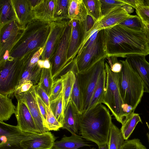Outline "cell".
I'll list each match as a JSON object with an SVG mask.
<instances>
[{
	"instance_id": "f1b7e54d",
	"label": "cell",
	"mask_w": 149,
	"mask_h": 149,
	"mask_svg": "<svg viewBox=\"0 0 149 149\" xmlns=\"http://www.w3.org/2000/svg\"><path fill=\"white\" fill-rule=\"evenodd\" d=\"M139 122L142 123L139 114L134 113L122 125L120 130L125 140L128 139L136 125Z\"/></svg>"
},
{
	"instance_id": "7c38bea8",
	"label": "cell",
	"mask_w": 149,
	"mask_h": 149,
	"mask_svg": "<svg viewBox=\"0 0 149 149\" xmlns=\"http://www.w3.org/2000/svg\"><path fill=\"white\" fill-rule=\"evenodd\" d=\"M69 22L65 20L51 22V30L41 59L49 60L54 54Z\"/></svg>"
},
{
	"instance_id": "9c48e42d",
	"label": "cell",
	"mask_w": 149,
	"mask_h": 149,
	"mask_svg": "<svg viewBox=\"0 0 149 149\" xmlns=\"http://www.w3.org/2000/svg\"><path fill=\"white\" fill-rule=\"evenodd\" d=\"M71 31V24L70 20L55 52L49 60L54 81L60 76L69 62L67 60V55Z\"/></svg>"
},
{
	"instance_id": "5bb4252c",
	"label": "cell",
	"mask_w": 149,
	"mask_h": 149,
	"mask_svg": "<svg viewBox=\"0 0 149 149\" xmlns=\"http://www.w3.org/2000/svg\"><path fill=\"white\" fill-rule=\"evenodd\" d=\"M15 95L23 100L27 104L38 132L41 133L49 131L45 126L43 117L38 104L34 86H33L27 91Z\"/></svg>"
},
{
	"instance_id": "f907efd6",
	"label": "cell",
	"mask_w": 149,
	"mask_h": 149,
	"mask_svg": "<svg viewBox=\"0 0 149 149\" xmlns=\"http://www.w3.org/2000/svg\"><path fill=\"white\" fill-rule=\"evenodd\" d=\"M128 14H130L134 11L133 8L128 4H126L122 7Z\"/></svg>"
},
{
	"instance_id": "f35d334b",
	"label": "cell",
	"mask_w": 149,
	"mask_h": 149,
	"mask_svg": "<svg viewBox=\"0 0 149 149\" xmlns=\"http://www.w3.org/2000/svg\"><path fill=\"white\" fill-rule=\"evenodd\" d=\"M63 89L62 80L60 77L54 81L50 97V102L56 100L60 95L63 93Z\"/></svg>"
},
{
	"instance_id": "7a4b0ae2",
	"label": "cell",
	"mask_w": 149,
	"mask_h": 149,
	"mask_svg": "<svg viewBox=\"0 0 149 149\" xmlns=\"http://www.w3.org/2000/svg\"><path fill=\"white\" fill-rule=\"evenodd\" d=\"M79 134L98 146L108 144L112 123L109 109L102 104L77 114Z\"/></svg>"
},
{
	"instance_id": "8fae6325",
	"label": "cell",
	"mask_w": 149,
	"mask_h": 149,
	"mask_svg": "<svg viewBox=\"0 0 149 149\" xmlns=\"http://www.w3.org/2000/svg\"><path fill=\"white\" fill-rule=\"evenodd\" d=\"M24 27L14 20L0 26V60L6 51L11 50L22 34Z\"/></svg>"
},
{
	"instance_id": "5b68a950",
	"label": "cell",
	"mask_w": 149,
	"mask_h": 149,
	"mask_svg": "<svg viewBox=\"0 0 149 149\" xmlns=\"http://www.w3.org/2000/svg\"><path fill=\"white\" fill-rule=\"evenodd\" d=\"M107 57L104 30L96 31L82 45L76 57L78 72L86 70L101 59Z\"/></svg>"
},
{
	"instance_id": "83f0119b",
	"label": "cell",
	"mask_w": 149,
	"mask_h": 149,
	"mask_svg": "<svg viewBox=\"0 0 149 149\" xmlns=\"http://www.w3.org/2000/svg\"><path fill=\"white\" fill-rule=\"evenodd\" d=\"M42 69L40 67L38 64L33 67H29L27 66L16 88L26 81H31L33 86L36 85L37 84H38L40 78Z\"/></svg>"
},
{
	"instance_id": "d590c367",
	"label": "cell",
	"mask_w": 149,
	"mask_h": 149,
	"mask_svg": "<svg viewBox=\"0 0 149 149\" xmlns=\"http://www.w3.org/2000/svg\"><path fill=\"white\" fill-rule=\"evenodd\" d=\"M103 16L127 4L121 0H100Z\"/></svg>"
},
{
	"instance_id": "6f0895ef",
	"label": "cell",
	"mask_w": 149,
	"mask_h": 149,
	"mask_svg": "<svg viewBox=\"0 0 149 149\" xmlns=\"http://www.w3.org/2000/svg\"><path fill=\"white\" fill-rule=\"evenodd\" d=\"M95 149V148H90V149Z\"/></svg>"
},
{
	"instance_id": "8d00e7d4",
	"label": "cell",
	"mask_w": 149,
	"mask_h": 149,
	"mask_svg": "<svg viewBox=\"0 0 149 149\" xmlns=\"http://www.w3.org/2000/svg\"><path fill=\"white\" fill-rule=\"evenodd\" d=\"M120 24L132 30L144 32V24L141 18L137 15H133L132 17L127 18Z\"/></svg>"
},
{
	"instance_id": "9f6ffc18",
	"label": "cell",
	"mask_w": 149,
	"mask_h": 149,
	"mask_svg": "<svg viewBox=\"0 0 149 149\" xmlns=\"http://www.w3.org/2000/svg\"><path fill=\"white\" fill-rule=\"evenodd\" d=\"M146 125L148 127V128L149 130V124H148V123L147 122H146ZM146 136H147V139H148V143H149V132H148V133H147L146 134Z\"/></svg>"
},
{
	"instance_id": "e575fe53",
	"label": "cell",
	"mask_w": 149,
	"mask_h": 149,
	"mask_svg": "<svg viewBox=\"0 0 149 149\" xmlns=\"http://www.w3.org/2000/svg\"><path fill=\"white\" fill-rule=\"evenodd\" d=\"M75 76L76 80L70 100L74 103L79 112L81 113L83 111L82 96L77 78Z\"/></svg>"
},
{
	"instance_id": "9a60e30c",
	"label": "cell",
	"mask_w": 149,
	"mask_h": 149,
	"mask_svg": "<svg viewBox=\"0 0 149 149\" xmlns=\"http://www.w3.org/2000/svg\"><path fill=\"white\" fill-rule=\"evenodd\" d=\"M72 31L67 55L68 61L75 58L84 40L86 32L83 22L70 20Z\"/></svg>"
},
{
	"instance_id": "6da1fadb",
	"label": "cell",
	"mask_w": 149,
	"mask_h": 149,
	"mask_svg": "<svg viewBox=\"0 0 149 149\" xmlns=\"http://www.w3.org/2000/svg\"><path fill=\"white\" fill-rule=\"evenodd\" d=\"M107 57L149 54V45L143 31L118 24L104 29Z\"/></svg>"
},
{
	"instance_id": "816d5d0a",
	"label": "cell",
	"mask_w": 149,
	"mask_h": 149,
	"mask_svg": "<svg viewBox=\"0 0 149 149\" xmlns=\"http://www.w3.org/2000/svg\"><path fill=\"white\" fill-rule=\"evenodd\" d=\"M29 1L32 10L41 2L42 0H29Z\"/></svg>"
},
{
	"instance_id": "681fc988",
	"label": "cell",
	"mask_w": 149,
	"mask_h": 149,
	"mask_svg": "<svg viewBox=\"0 0 149 149\" xmlns=\"http://www.w3.org/2000/svg\"><path fill=\"white\" fill-rule=\"evenodd\" d=\"M144 24V32L149 45V24Z\"/></svg>"
},
{
	"instance_id": "f6af8a7d",
	"label": "cell",
	"mask_w": 149,
	"mask_h": 149,
	"mask_svg": "<svg viewBox=\"0 0 149 149\" xmlns=\"http://www.w3.org/2000/svg\"><path fill=\"white\" fill-rule=\"evenodd\" d=\"M33 86L32 82L30 81H26L23 82L20 86L16 88L14 95L27 91Z\"/></svg>"
},
{
	"instance_id": "74e56055",
	"label": "cell",
	"mask_w": 149,
	"mask_h": 149,
	"mask_svg": "<svg viewBox=\"0 0 149 149\" xmlns=\"http://www.w3.org/2000/svg\"><path fill=\"white\" fill-rule=\"evenodd\" d=\"M47 112V118L45 127L49 131H57L63 127L62 125L56 118L53 113L49 107L45 104Z\"/></svg>"
},
{
	"instance_id": "f546056e",
	"label": "cell",
	"mask_w": 149,
	"mask_h": 149,
	"mask_svg": "<svg viewBox=\"0 0 149 149\" xmlns=\"http://www.w3.org/2000/svg\"><path fill=\"white\" fill-rule=\"evenodd\" d=\"M125 140L120 129L112 123L108 143V149H121Z\"/></svg>"
},
{
	"instance_id": "8992f818",
	"label": "cell",
	"mask_w": 149,
	"mask_h": 149,
	"mask_svg": "<svg viewBox=\"0 0 149 149\" xmlns=\"http://www.w3.org/2000/svg\"><path fill=\"white\" fill-rule=\"evenodd\" d=\"M36 52L30 53L20 59L9 58L0 66V93L8 97L14 94L23 73Z\"/></svg>"
},
{
	"instance_id": "30bf717a",
	"label": "cell",
	"mask_w": 149,
	"mask_h": 149,
	"mask_svg": "<svg viewBox=\"0 0 149 149\" xmlns=\"http://www.w3.org/2000/svg\"><path fill=\"white\" fill-rule=\"evenodd\" d=\"M33 134L22 131L17 125L0 122V149H23L22 141Z\"/></svg>"
},
{
	"instance_id": "cb8c5ba5",
	"label": "cell",
	"mask_w": 149,
	"mask_h": 149,
	"mask_svg": "<svg viewBox=\"0 0 149 149\" xmlns=\"http://www.w3.org/2000/svg\"><path fill=\"white\" fill-rule=\"evenodd\" d=\"M73 60V59L70 69L60 77L61 78L63 81V94L64 110L70 100L71 93L76 80L75 74L71 70Z\"/></svg>"
},
{
	"instance_id": "60d3db41",
	"label": "cell",
	"mask_w": 149,
	"mask_h": 149,
	"mask_svg": "<svg viewBox=\"0 0 149 149\" xmlns=\"http://www.w3.org/2000/svg\"><path fill=\"white\" fill-rule=\"evenodd\" d=\"M138 15L144 24H149V6L139 5L135 9Z\"/></svg>"
},
{
	"instance_id": "ee69618b",
	"label": "cell",
	"mask_w": 149,
	"mask_h": 149,
	"mask_svg": "<svg viewBox=\"0 0 149 149\" xmlns=\"http://www.w3.org/2000/svg\"><path fill=\"white\" fill-rule=\"evenodd\" d=\"M96 22L91 16L88 15L83 23L86 33L92 31L95 28Z\"/></svg>"
},
{
	"instance_id": "52a82bcc",
	"label": "cell",
	"mask_w": 149,
	"mask_h": 149,
	"mask_svg": "<svg viewBox=\"0 0 149 149\" xmlns=\"http://www.w3.org/2000/svg\"><path fill=\"white\" fill-rule=\"evenodd\" d=\"M103 58L86 70L81 72L78 71L75 58L71 70L76 76L81 93L83 104V112L88 109L91 99L100 74L105 69V60Z\"/></svg>"
},
{
	"instance_id": "b9f144b4",
	"label": "cell",
	"mask_w": 149,
	"mask_h": 149,
	"mask_svg": "<svg viewBox=\"0 0 149 149\" xmlns=\"http://www.w3.org/2000/svg\"><path fill=\"white\" fill-rule=\"evenodd\" d=\"M109 65L111 71L114 73H119L122 68V65L121 63L118 61L117 57L116 56H112L106 57Z\"/></svg>"
},
{
	"instance_id": "db71d44e",
	"label": "cell",
	"mask_w": 149,
	"mask_h": 149,
	"mask_svg": "<svg viewBox=\"0 0 149 149\" xmlns=\"http://www.w3.org/2000/svg\"><path fill=\"white\" fill-rule=\"evenodd\" d=\"M44 60L40 59L37 62V64L41 68H44Z\"/></svg>"
},
{
	"instance_id": "ab89813d",
	"label": "cell",
	"mask_w": 149,
	"mask_h": 149,
	"mask_svg": "<svg viewBox=\"0 0 149 149\" xmlns=\"http://www.w3.org/2000/svg\"><path fill=\"white\" fill-rule=\"evenodd\" d=\"M121 149H147L137 138L125 140Z\"/></svg>"
},
{
	"instance_id": "44dd1931",
	"label": "cell",
	"mask_w": 149,
	"mask_h": 149,
	"mask_svg": "<svg viewBox=\"0 0 149 149\" xmlns=\"http://www.w3.org/2000/svg\"><path fill=\"white\" fill-rule=\"evenodd\" d=\"M81 136L76 134H72L70 136H64L61 140L55 141L54 149H78L84 146L92 145Z\"/></svg>"
},
{
	"instance_id": "d6986e66",
	"label": "cell",
	"mask_w": 149,
	"mask_h": 149,
	"mask_svg": "<svg viewBox=\"0 0 149 149\" xmlns=\"http://www.w3.org/2000/svg\"><path fill=\"white\" fill-rule=\"evenodd\" d=\"M17 20L21 26L24 27L34 19L32 10L29 0H11Z\"/></svg>"
},
{
	"instance_id": "7bdbcfd3",
	"label": "cell",
	"mask_w": 149,
	"mask_h": 149,
	"mask_svg": "<svg viewBox=\"0 0 149 149\" xmlns=\"http://www.w3.org/2000/svg\"><path fill=\"white\" fill-rule=\"evenodd\" d=\"M34 86L36 93L45 104L47 106L49 107L50 97L46 92L40 87L38 84Z\"/></svg>"
},
{
	"instance_id": "ffe728a7",
	"label": "cell",
	"mask_w": 149,
	"mask_h": 149,
	"mask_svg": "<svg viewBox=\"0 0 149 149\" xmlns=\"http://www.w3.org/2000/svg\"><path fill=\"white\" fill-rule=\"evenodd\" d=\"M78 112L74 103L70 100L64 110V118L62 128L67 130L71 134H78L79 128L77 114Z\"/></svg>"
},
{
	"instance_id": "7dc6e473",
	"label": "cell",
	"mask_w": 149,
	"mask_h": 149,
	"mask_svg": "<svg viewBox=\"0 0 149 149\" xmlns=\"http://www.w3.org/2000/svg\"><path fill=\"white\" fill-rule=\"evenodd\" d=\"M36 99L38 104L42 116L44 125H45L46 122L47 118V112L45 107V104L43 102L39 96L36 93Z\"/></svg>"
},
{
	"instance_id": "d4e9b609",
	"label": "cell",
	"mask_w": 149,
	"mask_h": 149,
	"mask_svg": "<svg viewBox=\"0 0 149 149\" xmlns=\"http://www.w3.org/2000/svg\"><path fill=\"white\" fill-rule=\"evenodd\" d=\"M88 16L87 12L83 0H71L69 6L68 19L82 22Z\"/></svg>"
},
{
	"instance_id": "277c9868",
	"label": "cell",
	"mask_w": 149,
	"mask_h": 149,
	"mask_svg": "<svg viewBox=\"0 0 149 149\" xmlns=\"http://www.w3.org/2000/svg\"><path fill=\"white\" fill-rule=\"evenodd\" d=\"M119 61L122 65L118 78L120 95L124 103L132 107L135 110L144 92L143 84L126 59Z\"/></svg>"
},
{
	"instance_id": "11a10c76",
	"label": "cell",
	"mask_w": 149,
	"mask_h": 149,
	"mask_svg": "<svg viewBox=\"0 0 149 149\" xmlns=\"http://www.w3.org/2000/svg\"><path fill=\"white\" fill-rule=\"evenodd\" d=\"M98 149H109L108 144L98 146Z\"/></svg>"
},
{
	"instance_id": "836d02e7",
	"label": "cell",
	"mask_w": 149,
	"mask_h": 149,
	"mask_svg": "<svg viewBox=\"0 0 149 149\" xmlns=\"http://www.w3.org/2000/svg\"><path fill=\"white\" fill-rule=\"evenodd\" d=\"M49 107L56 118L63 125L64 118L63 93L57 98L50 102Z\"/></svg>"
},
{
	"instance_id": "e0dca14e",
	"label": "cell",
	"mask_w": 149,
	"mask_h": 149,
	"mask_svg": "<svg viewBox=\"0 0 149 149\" xmlns=\"http://www.w3.org/2000/svg\"><path fill=\"white\" fill-rule=\"evenodd\" d=\"M145 56L141 55H132L127 57L126 59L142 81L144 92L149 93V63Z\"/></svg>"
},
{
	"instance_id": "7402d4cb",
	"label": "cell",
	"mask_w": 149,
	"mask_h": 149,
	"mask_svg": "<svg viewBox=\"0 0 149 149\" xmlns=\"http://www.w3.org/2000/svg\"><path fill=\"white\" fill-rule=\"evenodd\" d=\"M56 0H42L41 2L32 9L34 18L52 22L54 15Z\"/></svg>"
},
{
	"instance_id": "2e32d148",
	"label": "cell",
	"mask_w": 149,
	"mask_h": 149,
	"mask_svg": "<svg viewBox=\"0 0 149 149\" xmlns=\"http://www.w3.org/2000/svg\"><path fill=\"white\" fill-rule=\"evenodd\" d=\"M56 138L49 131L32 135L23 140L21 144L23 149H52Z\"/></svg>"
},
{
	"instance_id": "1f68e13d",
	"label": "cell",
	"mask_w": 149,
	"mask_h": 149,
	"mask_svg": "<svg viewBox=\"0 0 149 149\" xmlns=\"http://www.w3.org/2000/svg\"><path fill=\"white\" fill-rule=\"evenodd\" d=\"M54 82L51 67L48 69L42 68L38 84L49 97L51 96Z\"/></svg>"
},
{
	"instance_id": "4316f807",
	"label": "cell",
	"mask_w": 149,
	"mask_h": 149,
	"mask_svg": "<svg viewBox=\"0 0 149 149\" xmlns=\"http://www.w3.org/2000/svg\"><path fill=\"white\" fill-rule=\"evenodd\" d=\"M16 109L11 99L7 95L0 93V122L9 119L15 113Z\"/></svg>"
},
{
	"instance_id": "d6a6232c",
	"label": "cell",
	"mask_w": 149,
	"mask_h": 149,
	"mask_svg": "<svg viewBox=\"0 0 149 149\" xmlns=\"http://www.w3.org/2000/svg\"><path fill=\"white\" fill-rule=\"evenodd\" d=\"M71 1V0H56L54 21L68 19V10Z\"/></svg>"
},
{
	"instance_id": "ac0fdd59",
	"label": "cell",
	"mask_w": 149,
	"mask_h": 149,
	"mask_svg": "<svg viewBox=\"0 0 149 149\" xmlns=\"http://www.w3.org/2000/svg\"><path fill=\"white\" fill-rule=\"evenodd\" d=\"M133 16L128 14L121 7L103 16L97 22V30L99 31L112 27Z\"/></svg>"
},
{
	"instance_id": "484cf974",
	"label": "cell",
	"mask_w": 149,
	"mask_h": 149,
	"mask_svg": "<svg viewBox=\"0 0 149 149\" xmlns=\"http://www.w3.org/2000/svg\"><path fill=\"white\" fill-rule=\"evenodd\" d=\"M17 20L11 0H0V26Z\"/></svg>"
},
{
	"instance_id": "ba28073f",
	"label": "cell",
	"mask_w": 149,
	"mask_h": 149,
	"mask_svg": "<svg viewBox=\"0 0 149 149\" xmlns=\"http://www.w3.org/2000/svg\"><path fill=\"white\" fill-rule=\"evenodd\" d=\"M105 67L107 75L106 90L102 103L106 105L116 120L122 125L128 118L122 109L125 103L119 90V73L112 72L107 62H105Z\"/></svg>"
},
{
	"instance_id": "bcb514c9",
	"label": "cell",
	"mask_w": 149,
	"mask_h": 149,
	"mask_svg": "<svg viewBox=\"0 0 149 149\" xmlns=\"http://www.w3.org/2000/svg\"><path fill=\"white\" fill-rule=\"evenodd\" d=\"M45 46L40 48L34 54L27 65L28 66L33 67L37 64L43 53Z\"/></svg>"
},
{
	"instance_id": "3957f363",
	"label": "cell",
	"mask_w": 149,
	"mask_h": 149,
	"mask_svg": "<svg viewBox=\"0 0 149 149\" xmlns=\"http://www.w3.org/2000/svg\"><path fill=\"white\" fill-rule=\"evenodd\" d=\"M51 22L34 18L25 26L21 36L10 52L9 58L20 59L44 47L49 34Z\"/></svg>"
},
{
	"instance_id": "4dcf8cb0",
	"label": "cell",
	"mask_w": 149,
	"mask_h": 149,
	"mask_svg": "<svg viewBox=\"0 0 149 149\" xmlns=\"http://www.w3.org/2000/svg\"><path fill=\"white\" fill-rule=\"evenodd\" d=\"M88 15L91 17L97 22L103 17L100 0H83Z\"/></svg>"
},
{
	"instance_id": "4fadbf2b",
	"label": "cell",
	"mask_w": 149,
	"mask_h": 149,
	"mask_svg": "<svg viewBox=\"0 0 149 149\" xmlns=\"http://www.w3.org/2000/svg\"><path fill=\"white\" fill-rule=\"evenodd\" d=\"M17 101L15 113L17 119V125L23 132L36 134L38 131L29 108L25 102L17 95H15Z\"/></svg>"
},
{
	"instance_id": "f5cc1de1",
	"label": "cell",
	"mask_w": 149,
	"mask_h": 149,
	"mask_svg": "<svg viewBox=\"0 0 149 149\" xmlns=\"http://www.w3.org/2000/svg\"><path fill=\"white\" fill-rule=\"evenodd\" d=\"M51 67V64L49 59H46L44 60V68H49Z\"/></svg>"
},
{
	"instance_id": "c3c4849f",
	"label": "cell",
	"mask_w": 149,
	"mask_h": 149,
	"mask_svg": "<svg viewBox=\"0 0 149 149\" xmlns=\"http://www.w3.org/2000/svg\"><path fill=\"white\" fill-rule=\"evenodd\" d=\"M123 1L130 5L133 8L136 9V6L139 5L144 6V0H121Z\"/></svg>"
},
{
	"instance_id": "603a6c76",
	"label": "cell",
	"mask_w": 149,
	"mask_h": 149,
	"mask_svg": "<svg viewBox=\"0 0 149 149\" xmlns=\"http://www.w3.org/2000/svg\"><path fill=\"white\" fill-rule=\"evenodd\" d=\"M106 79L107 75L105 69L99 77L87 110L102 103L106 90Z\"/></svg>"
}]
</instances>
